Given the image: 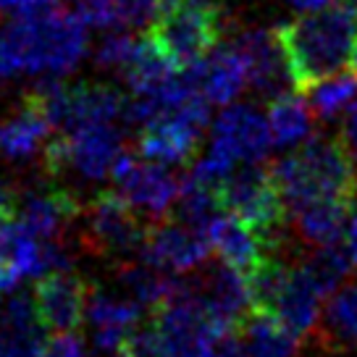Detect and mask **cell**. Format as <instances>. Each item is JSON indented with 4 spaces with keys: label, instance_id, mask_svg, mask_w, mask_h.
<instances>
[{
    "label": "cell",
    "instance_id": "6da1fadb",
    "mask_svg": "<svg viewBox=\"0 0 357 357\" xmlns=\"http://www.w3.org/2000/svg\"><path fill=\"white\" fill-rule=\"evenodd\" d=\"M87 53V22L79 13L53 11L0 24V79H63Z\"/></svg>",
    "mask_w": 357,
    "mask_h": 357
},
{
    "label": "cell",
    "instance_id": "7a4b0ae2",
    "mask_svg": "<svg viewBox=\"0 0 357 357\" xmlns=\"http://www.w3.org/2000/svg\"><path fill=\"white\" fill-rule=\"evenodd\" d=\"M273 32L287 58L291 87L307 92L321 79L352 66L357 50V6L331 3L321 11L279 24Z\"/></svg>",
    "mask_w": 357,
    "mask_h": 357
},
{
    "label": "cell",
    "instance_id": "3957f363",
    "mask_svg": "<svg viewBox=\"0 0 357 357\" xmlns=\"http://www.w3.org/2000/svg\"><path fill=\"white\" fill-rule=\"evenodd\" d=\"M289 213L315 200H357V160L342 137H312L271 166Z\"/></svg>",
    "mask_w": 357,
    "mask_h": 357
},
{
    "label": "cell",
    "instance_id": "277c9868",
    "mask_svg": "<svg viewBox=\"0 0 357 357\" xmlns=\"http://www.w3.org/2000/svg\"><path fill=\"white\" fill-rule=\"evenodd\" d=\"M147 34L184 71L218 47L223 13L215 0H163Z\"/></svg>",
    "mask_w": 357,
    "mask_h": 357
},
{
    "label": "cell",
    "instance_id": "5b68a950",
    "mask_svg": "<svg viewBox=\"0 0 357 357\" xmlns=\"http://www.w3.org/2000/svg\"><path fill=\"white\" fill-rule=\"evenodd\" d=\"M218 211L231 213L263 236L281 242L284 226L289 221V208L273 181L271 166L247 163L234 168L218 187Z\"/></svg>",
    "mask_w": 357,
    "mask_h": 357
},
{
    "label": "cell",
    "instance_id": "8992f818",
    "mask_svg": "<svg viewBox=\"0 0 357 357\" xmlns=\"http://www.w3.org/2000/svg\"><path fill=\"white\" fill-rule=\"evenodd\" d=\"M53 129L71 132L87 123H113L126 111L123 92L105 82H79L66 84L61 79H45L34 89Z\"/></svg>",
    "mask_w": 357,
    "mask_h": 357
},
{
    "label": "cell",
    "instance_id": "52a82bcc",
    "mask_svg": "<svg viewBox=\"0 0 357 357\" xmlns=\"http://www.w3.org/2000/svg\"><path fill=\"white\" fill-rule=\"evenodd\" d=\"M123 153V139L113 123H87L50 137L43 150V163L50 174L74 168L84 178L111 176Z\"/></svg>",
    "mask_w": 357,
    "mask_h": 357
},
{
    "label": "cell",
    "instance_id": "ba28073f",
    "mask_svg": "<svg viewBox=\"0 0 357 357\" xmlns=\"http://www.w3.org/2000/svg\"><path fill=\"white\" fill-rule=\"evenodd\" d=\"M87 234L84 242L95 255L105 257H132L142 252L147 226L132 202L119 190H108L95 195L87 205Z\"/></svg>",
    "mask_w": 357,
    "mask_h": 357
},
{
    "label": "cell",
    "instance_id": "9c48e42d",
    "mask_svg": "<svg viewBox=\"0 0 357 357\" xmlns=\"http://www.w3.org/2000/svg\"><path fill=\"white\" fill-rule=\"evenodd\" d=\"M116 190L132 202L139 215H147L150 223L171 215L181 192V178L166 168V163L147 160L139 153L123 150L111 171Z\"/></svg>",
    "mask_w": 357,
    "mask_h": 357
},
{
    "label": "cell",
    "instance_id": "30bf717a",
    "mask_svg": "<svg viewBox=\"0 0 357 357\" xmlns=\"http://www.w3.org/2000/svg\"><path fill=\"white\" fill-rule=\"evenodd\" d=\"M211 252L213 250L205 229L168 215L163 221H153L147 226L139 255L153 268L190 273V271H197L202 263H208Z\"/></svg>",
    "mask_w": 357,
    "mask_h": 357
},
{
    "label": "cell",
    "instance_id": "8fae6325",
    "mask_svg": "<svg viewBox=\"0 0 357 357\" xmlns=\"http://www.w3.org/2000/svg\"><path fill=\"white\" fill-rule=\"evenodd\" d=\"M326 297H331V291L324 287V281L312 273L305 257L294 255L289 257L287 276L281 281V289L268 312L276 315L294 336L305 339L315 331Z\"/></svg>",
    "mask_w": 357,
    "mask_h": 357
},
{
    "label": "cell",
    "instance_id": "7c38bea8",
    "mask_svg": "<svg viewBox=\"0 0 357 357\" xmlns=\"http://www.w3.org/2000/svg\"><path fill=\"white\" fill-rule=\"evenodd\" d=\"M89 287L82 276L66 271H47L34 281L32 300L45 331H77L87 318Z\"/></svg>",
    "mask_w": 357,
    "mask_h": 357
},
{
    "label": "cell",
    "instance_id": "4fadbf2b",
    "mask_svg": "<svg viewBox=\"0 0 357 357\" xmlns=\"http://www.w3.org/2000/svg\"><path fill=\"white\" fill-rule=\"evenodd\" d=\"M205 234H208V242H211L215 257L223 260L226 266L236 268L242 276H250L266 257L281 250V242L263 236L231 213L213 215L205 226Z\"/></svg>",
    "mask_w": 357,
    "mask_h": 357
},
{
    "label": "cell",
    "instance_id": "5bb4252c",
    "mask_svg": "<svg viewBox=\"0 0 357 357\" xmlns=\"http://www.w3.org/2000/svg\"><path fill=\"white\" fill-rule=\"evenodd\" d=\"M271 145L268 119L250 105H229L211 129V147L234 158L236 163H260Z\"/></svg>",
    "mask_w": 357,
    "mask_h": 357
},
{
    "label": "cell",
    "instance_id": "9a60e30c",
    "mask_svg": "<svg viewBox=\"0 0 357 357\" xmlns=\"http://www.w3.org/2000/svg\"><path fill=\"white\" fill-rule=\"evenodd\" d=\"M236 50L245 61L252 89L266 95L268 100L281 92H289L291 77L276 32H266V29L245 32L236 40Z\"/></svg>",
    "mask_w": 357,
    "mask_h": 357
},
{
    "label": "cell",
    "instance_id": "2e32d148",
    "mask_svg": "<svg viewBox=\"0 0 357 357\" xmlns=\"http://www.w3.org/2000/svg\"><path fill=\"white\" fill-rule=\"evenodd\" d=\"M192 77L195 87L211 105H231L239 92L250 84L247 66L239 50L234 47H213L208 56L197 61L195 66L184 68Z\"/></svg>",
    "mask_w": 357,
    "mask_h": 357
},
{
    "label": "cell",
    "instance_id": "e0dca14e",
    "mask_svg": "<svg viewBox=\"0 0 357 357\" xmlns=\"http://www.w3.org/2000/svg\"><path fill=\"white\" fill-rule=\"evenodd\" d=\"M50 132H53V121L32 89L26 92L19 111L0 126V153L11 160H26L43 153L50 139Z\"/></svg>",
    "mask_w": 357,
    "mask_h": 357
},
{
    "label": "cell",
    "instance_id": "ac0fdd59",
    "mask_svg": "<svg viewBox=\"0 0 357 357\" xmlns=\"http://www.w3.org/2000/svg\"><path fill=\"white\" fill-rule=\"evenodd\" d=\"M355 200H315L289 213L291 231L302 247H331L344 239Z\"/></svg>",
    "mask_w": 357,
    "mask_h": 357
},
{
    "label": "cell",
    "instance_id": "d6986e66",
    "mask_svg": "<svg viewBox=\"0 0 357 357\" xmlns=\"http://www.w3.org/2000/svg\"><path fill=\"white\" fill-rule=\"evenodd\" d=\"M142 305L134 300H116L98 287H89L87 297V321L92 324L95 342L102 349H116L126 336L139 326Z\"/></svg>",
    "mask_w": 357,
    "mask_h": 357
},
{
    "label": "cell",
    "instance_id": "ffe728a7",
    "mask_svg": "<svg viewBox=\"0 0 357 357\" xmlns=\"http://www.w3.org/2000/svg\"><path fill=\"white\" fill-rule=\"evenodd\" d=\"M312 336L328 352H347L357 347V279L342 284L324 302Z\"/></svg>",
    "mask_w": 357,
    "mask_h": 357
},
{
    "label": "cell",
    "instance_id": "44dd1931",
    "mask_svg": "<svg viewBox=\"0 0 357 357\" xmlns=\"http://www.w3.org/2000/svg\"><path fill=\"white\" fill-rule=\"evenodd\" d=\"M77 213H82L79 200L66 190H43L26 195L19 205V221L40 239H53L63 231Z\"/></svg>",
    "mask_w": 357,
    "mask_h": 357
},
{
    "label": "cell",
    "instance_id": "7402d4cb",
    "mask_svg": "<svg viewBox=\"0 0 357 357\" xmlns=\"http://www.w3.org/2000/svg\"><path fill=\"white\" fill-rule=\"evenodd\" d=\"M268 129H271V139L273 147H297L305 139H310L312 134V119L315 113L310 111V105L291 95V92H281L276 98L268 100Z\"/></svg>",
    "mask_w": 357,
    "mask_h": 357
},
{
    "label": "cell",
    "instance_id": "603a6c76",
    "mask_svg": "<svg viewBox=\"0 0 357 357\" xmlns=\"http://www.w3.org/2000/svg\"><path fill=\"white\" fill-rule=\"evenodd\" d=\"M77 13L87 26L98 29H123L150 22L163 0H74Z\"/></svg>",
    "mask_w": 357,
    "mask_h": 357
},
{
    "label": "cell",
    "instance_id": "cb8c5ba5",
    "mask_svg": "<svg viewBox=\"0 0 357 357\" xmlns=\"http://www.w3.org/2000/svg\"><path fill=\"white\" fill-rule=\"evenodd\" d=\"M357 100V71L352 66L321 79L318 84L307 89V105L315 113V119L334 121L336 116L349 111V105Z\"/></svg>",
    "mask_w": 357,
    "mask_h": 357
},
{
    "label": "cell",
    "instance_id": "d4e9b609",
    "mask_svg": "<svg viewBox=\"0 0 357 357\" xmlns=\"http://www.w3.org/2000/svg\"><path fill=\"white\" fill-rule=\"evenodd\" d=\"M134 40L132 34H126L123 29H111L105 34L95 50V63L100 68H113V71H123V66L129 63V58L134 53Z\"/></svg>",
    "mask_w": 357,
    "mask_h": 357
},
{
    "label": "cell",
    "instance_id": "484cf974",
    "mask_svg": "<svg viewBox=\"0 0 357 357\" xmlns=\"http://www.w3.org/2000/svg\"><path fill=\"white\" fill-rule=\"evenodd\" d=\"M61 8V0H0V13L11 19H32Z\"/></svg>",
    "mask_w": 357,
    "mask_h": 357
},
{
    "label": "cell",
    "instance_id": "4316f807",
    "mask_svg": "<svg viewBox=\"0 0 357 357\" xmlns=\"http://www.w3.org/2000/svg\"><path fill=\"white\" fill-rule=\"evenodd\" d=\"M84 355V344L77 336V331H63L56 334L50 342H45L40 349V357H82Z\"/></svg>",
    "mask_w": 357,
    "mask_h": 357
},
{
    "label": "cell",
    "instance_id": "83f0119b",
    "mask_svg": "<svg viewBox=\"0 0 357 357\" xmlns=\"http://www.w3.org/2000/svg\"><path fill=\"white\" fill-rule=\"evenodd\" d=\"M342 139L347 142L349 153H352L355 160H357V100L352 102V105H349V111H347L344 126H342Z\"/></svg>",
    "mask_w": 357,
    "mask_h": 357
},
{
    "label": "cell",
    "instance_id": "f1b7e54d",
    "mask_svg": "<svg viewBox=\"0 0 357 357\" xmlns=\"http://www.w3.org/2000/svg\"><path fill=\"white\" fill-rule=\"evenodd\" d=\"M344 247H347V255L352 260V268H357V200L352 205V213H349V221H347L344 229Z\"/></svg>",
    "mask_w": 357,
    "mask_h": 357
},
{
    "label": "cell",
    "instance_id": "f546056e",
    "mask_svg": "<svg viewBox=\"0 0 357 357\" xmlns=\"http://www.w3.org/2000/svg\"><path fill=\"white\" fill-rule=\"evenodd\" d=\"M291 8H297L302 13H312V11H321L326 6H331L334 0H287Z\"/></svg>",
    "mask_w": 357,
    "mask_h": 357
},
{
    "label": "cell",
    "instance_id": "4dcf8cb0",
    "mask_svg": "<svg viewBox=\"0 0 357 357\" xmlns=\"http://www.w3.org/2000/svg\"><path fill=\"white\" fill-rule=\"evenodd\" d=\"M0 211H13V197L11 192H6L0 187Z\"/></svg>",
    "mask_w": 357,
    "mask_h": 357
},
{
    "label": "cell",
    "instance_id": "1f68e13d",
    "mask_svg": "<svg viewBox=\"0 0 357 357\" xmlns=\"http://www.w3.org/2000/svg\"><path fill=\"white\" fill-rule=\"evenodd\" d=\"M352 68L357 71V50H355V58H352Z\"/></svg>",
    "mask_w": 357,
    "mask_h": 357
},
{
    "label": "cell",
    "instance_id": "d6a6232c",
    "mask_svg": "<svg viewBox=\"0 0 357 357\" xmlns=\"http://www.w3.org/2000/svg\"><path fill=\"white\" fill-rule=\"evenodd\" d=\"M213 357H218V347H215V355H213Z\"/></svg>",
    "mask_w": 357,
    "mask_h": 357
}]
</instances>
